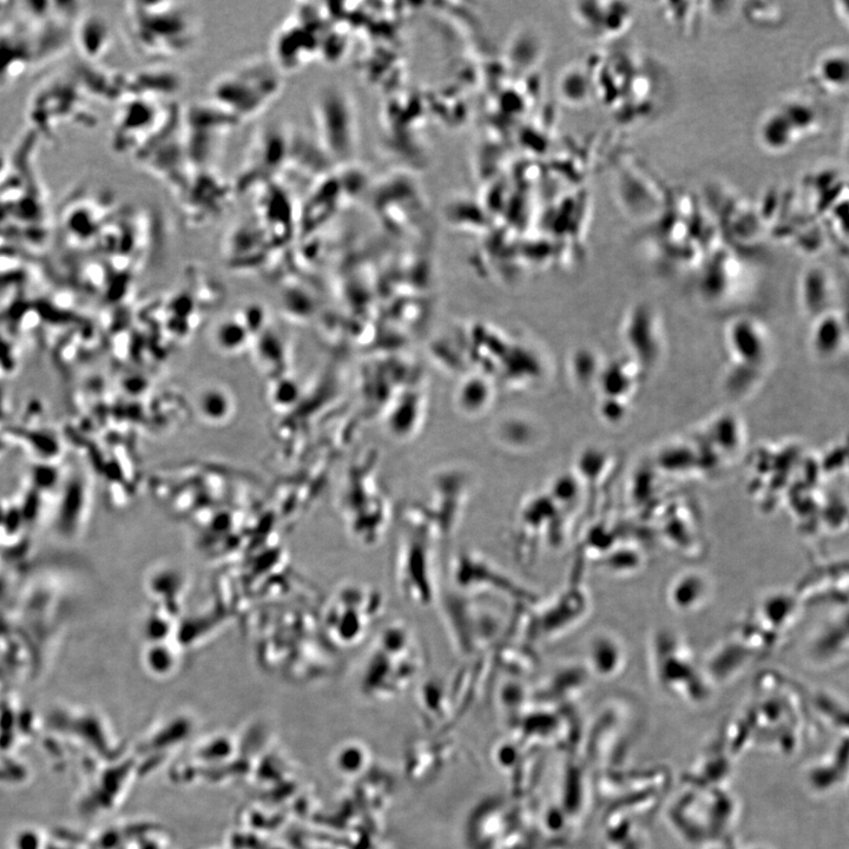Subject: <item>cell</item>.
<instances>
[{"instance_id": "cell-1", "label": "cell", "mask_w": 849, "mask_h": 849, "mask_svg": "<svg viewBox=\"0 0 849 849\" xmlns=\"http://www.w3.org/2000/svg\"><path fill=\"white\" fill-rule=\"evenodd\" d=\"M274 62L253 57L222 72L210 85V104L236 122L253 120L271 108L283 90Z\"/></svg>"}, {"instance_id": "cell-2", "label": "cell", "mask_w": 849, "mask_h": 849, "mask_svg": "<svg viewBox=\"0 0 849 849\" xmlns=\"http://www.w3.org/2000/svg\"><path fill=\"white\" fill-rule=\"evenodd\" d=\"M723 342L730 367L727 385L735 393H745L762 377L772 358V334L762 320L741 315L728 322Z\"/></svg>"}, {"instance_id": "cell-3", "label": "cell", "mask_w": 849, "mask_h": 849, "mask_svg": "<svg viewBox=\"0 0 849 849\" xmlns=\"http://www.w3.org/2000/svg\"><path fill=\"white\" fill-rule=\"evenodd\" d=\"M142 19L155 28L134 26L138 44L150 56L169 57L187 54L200 36V21L192 9L182 4H141Z\"/></svg>"}, {"instance_id": "cell-4", "label": "cell", "mask_w": 849, "mask_h": 849, "mask_svg": "<svg viewBox=\"0 0 849 849\" xmlns=\"http://www.w3.org/2000/svg\"><path fill=\"white\" fill-rule=\"evenodd\" d=\"M380 596L367 588L341 589L329 601L324 622L327 634L334 643L350 647L360 643L379 616Z\"/></svg>"}, {"instance_id": "cell-5", "label": "cell", "mask_w": 849, "mask_h": 849, "mask_svg": "<svg viewBox=\"0 0 849 849\" xmlns=\"http://www.w3.org/2000/svg\"><path fill=\"white\" fill-rule=\"evenodd\" d=\"M660 314L646 304L633 307L624 322V340L630 354L648 373L660 363L664 353V332Z\"/></svg>"}, {"instance_id": "cell-6", "label": "cell", "mask_w": 849, "mask_h": 849, "mask_svg": "<svg viewBox=\"0 0 849 849\" xmlns=\"http://www.w3.org/2000/svg\"><path fill=\"white\" fill-rule=\"evenodd\" d=\"M702 433L703 449L709 450L712 462H725L737 456L747 442L746 426L733 413L719 414Z\"/></svg>"}, {"instance_id": "cell-7", "label": "cell", "mask_w": 849, "mask_h": 849, "mask_svg": "<svg viewBox=\"0 0 849 849\" xmlns=\"http://www.w3.org/2000/svg\"><path fill=\"white\" fill-rule=\"evenodd\" d=\"M847 339L846 318L838 309H828L813 318L809 344L816 357L822 360L837 359L846 351Z\"/></svg>"}, {"instance_id": "cell-8", "label": "cell", "mask_w": 849, "mask_h": 849, "mask_svg": "<svg viewBox=\"0 0 849 849\" xmlns=\"http://www.w3.org/2000/svg\"><path fill=\"white\" fill-rule=\"evenodd\" d=\"M756 131L762 149L773 155L789 153L805 142L781 105L768 110L761 117Z\"/></svg>"}, {"instance_id": "cell-9", "label": "cell", "mask_w": 849, "mask_h": 849, "mask_svg": "<svg viewBox=\"0 0 849 849\" xmlns=\"http://www.w3.org/2000/svg\"><path fill=\"white\" fill-rule=\"evenodd\" d=\"M848 74L847 51L829 49L815 59L809 80L824 94L840 96L847 91Z\"/></svg>"}, {"instance_id": "cell-10", "label": "cell", "mask_w": 849, "mask_h": 849, "mask_svg": "<svg viewBox=\"0 0 849 849\" xmlns=\"http://www.w3.org/2000/svg\"><path fill=\"white\" fill-rule=\"evenodd\" d=\"M832 276L821 267H811L802 273L799 296L802 308L813 318L832 309L834 285Z\"/></svg>"}, {"instance_id": "cell-11", "label": "cell", "mask_w": 849, "mask_h": 849, "mask_svg": "<svg viewBox=\"0 0 849 849\" xmlns=\"http://www.w3.org/2000/svg\"><path fill=\"white\" fill-rule=\"evenodd\" d=\"M623 648L615 638L610 636L597 637L590 647V662L598 674L612 675L624 667Z\"/></svg>"}, {"instance_id": "cell-12", "label": "cell", "mask_w": 849, "mask_h": 849, "mask_svg": "<svg viewBox=\"0 0 849 849\" xmlns=\"http://www.w3.org/2000/svg\"><path fill=\"white\" fill-rule=\"evenodd\" d=\"M704 3H674L660 4L663 18L683 35H691L700 26Z\"/></svg>"}, {"instance_id": "cell-13", "label": "cell", "mask_w": 849, "mask_h": 849, "mask_svg": "<svg viewBox=\"0 0 849 849\" xmlns=\"http://www.w3.org/2000/svg\"><path fill=\"white\" fill-rule=\"evenodd\" d=\"M742 13L750 25L763 30L779 28L786 19L783 6L773 2L746 3L743 5Z\"/></svg>"}, {"instance_id": "cell-14", "label": "cell", "mask_w": 849, "mask_h": 849, "mask_svg": "<svg viewBox=\"0 0 849 849\" xmlns=\"http://www.w3.org/2000/svg\"><path fill=\"white\" fill-rule=\"evenodd\" d=\"M834 11L837 13V17L842 24L845 25V28H848V10L846 2H835L834 3Z\"/></svg>"}]
</instances>
